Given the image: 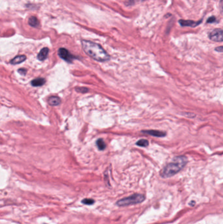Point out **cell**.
Masks as SVG:
<instances>
[{"label": "cell", "instance_id": "obj_17", "mask_svg": "<svg viewBox=\"0 0 223 224\" xmlns=\"http://www.w3.org/2000/svg\"><path fill=\"white\" fill-rule=\"evenodd\" d=\"M215 21V16H211L207 20V22L208 23H212Z\"/></svg>", "mask_w": 223, "mask_h": 224}, {"label": "cell", "instance_id": "obj_7", "mask_svg": "<svg viewBox=\"0 0 223 224\" xmlns=\"http://www.w3.org/2000/svg\"><path fill=\"white\" fill-rule=\"evenodd\" d=\"M202 22V20H199V22L192 21V20H179V23L182 26H190V27H196L197 26Z\"/></svg>", "mask_w": 223, "mask_h": 224}, {"label": "cell", "instance_id": "obj_19", "mask_svg": "<svg viewBox=\"0 0 223 224\" xmlns=\"http://www.w3.org/2000/svg\"><path fill=\"white\" fill-rule=\"evenodd\" d=\"M215 51H218V52H220V53H222V46H221V47H217L216 49H215Z\"/></svg>", "mask_w": 223, "mask_h": 224}, {"label": "cell", "instance_id": "obj_12", "mask_svg": "<svg viewBox=\"0 0 223 224\" xmlns=\"http://www.w3.org/2000/svg\"><path fill=\"white\" fill-rule=\"evenodd\" d=\"M96 146L99 151H103L106 148V144H105L104 140L101 138H99L96 140Z\"/></svg>", "mask_w": 223, "mask_h": 224}, {"label": "cell", "instance_id": "obj_4", "mask_svg": "<svg viewBox=\"0 0 223 224\" xmlns=\"http://www.w3.org/2000/svg\"><path fill=\"white\" fill-rule=\"evenodd\" d=\"M209 39L213 42H222L223 40L222 29H215L209 34Z\"/></svg>", "mask_w": 223, "mask_h": 224}, {"label": "cell", "instance_id": "obj_9", "mask_svg": "<svg viewBox=\"0 0 223 224\" xmlns=\"http://www.w3.org/2000/svg\"><path fill=\"white\" fill-rule=\"evenodd\" d=\"M61 102V100L59 97H51L48 99V103L49 105L52 106H58Z\"/></svg>", "mask_w": 223, "mask_h": 224}, {"label": "cell", "instance_id": "obj_10", "mask_svg": "<svg viewBox=\"0 0 223 224\" xmlns=\"http://www.w3.org/2000/svg\"><path fill=\"white\" fill-rule=\"evenodd\" d=\"M26 59V57L25 55H19L16 56L11 60V63L12 64H18L22 63L25 61Z\"/></svg>", "mask_w": 223, "mask_h": 224}, {"label": "cell", "instance_id": "obj_15", "mask_svg": "<svg viewBox=\"0 0 223 224\" xmlns=\"http://www.w3.org/2000/svg\"><path fill=\"white\" fill-rule=\"evenodd\" d=\"M82 203L84 205H92L94 203H95V200H93L92 199H84L83 200H82Z\"/></svg>", "mask_w": 223, "mask_h": 224}, {"label": "cell", "instance_id": "obj_5", "mask_svg": "<svg viewBox=\"0 0 223 224\" xmlns=\"http://www.w3.org/2000/svg\"><path fill=\"white\" fill-rule=\"evenodd\" d=\"M58 53L61 59H62L63 60L66 61V62H71L72 60L74 59V57L66 49L60 48L58 50Z\"/></svg>", "mask_w": 223, "mask_h": 224}, {"label": "cell", "instance_id": "obj_6", "mask_svg": "<svg viewBox=\"0 0 223 224\" xmlns=\"http://www.w3.org/2000/svg\"><path fill=\"white\" fill-rule=\"evenodd\" d=\"M142 132L144 134H147V135L155 136V137H159V138L164 137V136H166V132L160 131V130H142Z\"/></svg>", "mask_w": 223, "mask_h": 224}, {"label": "cell", "instance_id": "obj_18", "mask_svg": "<svg viewBox=\"0 0 223 224\" xmlns=\"http://www.w3.org/2000/svg\"><path fill=\"white\" fill-rule=\"evenodd\" d=\"M18 72H19V73H20V74H22V75H25V74H26V69H24V68L19 69Z\"/></svg>", "mask_w": 223, "mask_h": 224}, {"label": "cell", "instance_id": "obj_2", "mask_svg": "<svg viewBox=\"0 0 223 224\" xmlns=\"http://www.w3.org/2000/svg\"><path fill=\"white\" fill-rule=\"evenodd\" d=\"M187 162L188 159L186 156L180 155L175 157L173 159L171 162H169L163 168L160 172V175L164 178L174 176L185 167Z\"/></svg>", "mask_w": 223, "mask_h": 224}, {"label": "cell", "instance_id": "obj_20", "mask_svg": "<svg viewBox=\"0 0 223 224\" xmlns=\"http://www.w3.org/2000/svg\"><path fill=\"white\" fill-rule=\"evenodd\" d=\"M142 1H143V0H142Z\"/></svg>", "mask_w": 223, "mask_h": 224}, {"label": "cell", "instance_id": "obj_3", "mask_svg": "<svg viewBox=\"0 0 223 224\" xmlns=\"http://www.w3.org/2000/svg\"><path fill=\"white\" fill-rule=\"evenodd\" d=\"M145 199V197L143 195L135 193L130 196L124 197L121 200H119L118 201H117L116 205L121 206V207H123V206H128L133 205L139 204V203H142L144 201Z\"/></svg>", "mask_w": 223, "mask_h": 224}, {"label": "cell", "instance_id": "obj_1", "mask_svg": "<svg viewBox=\"0 0 223 224\" xmlns=\"http://www.w3.org/2000/svg\"><path fill=\"white\" fill-rule=\"evenodd\" d=\"M81 44L84 51L94 60L100 62L109 60V54L100 45L87 40H82Z\"/></svg>", "mask_w": 223, "mask_h": 224}, {"label": "cell", "instance_id": "obj_8", "mask_svg": "<svg viewBox=\"0 0 223 224\" xmlns=\"http://www.w3.org/2000/svg\"><path fill=\"white\" fill-rule=\"evenodd\" d=\"M49 52V49L47 47H45L42 49L37 55V59L41 61L45 60L48 57Z\"/></svg>", "mask_w": 223, "mask_h": 224}, {"label": "cell", "instance_id": "obj_13", "mask_svg": "<svg viewBox=\"0 0 223 224\" xmlns=\"http://www.w3.org/2000/svg\"><path fill=\"white\" fill-rule=\"evenodd\" d=\"M28 23L32 27H37L39 25V20H37L36 16H31L30 18L29 19Z\"/></svg>", "mask_w": 223, "mask_h": 224}, {"label": "cell", "instance_id": "obj_16", "mask_svg": "<svg viewBox=\"0 0 223 224\" xmlns=\"http://www.w3.org/2000/svg\"><path fill=\"white\" fill-rule=\"evenodd\" d=\"M76 90H77V92H88V91H89V89H86V88H84V87H83V88H81V87H79V88H76Z\"/></svg>", "mask_w": 223, "mask_h": 224}, {"label": "cell", "instance_id": "obj_11", "mask_svg": "<svg viewBox=\"0 0 223 224\" xmlns=\"http://www.w3.org/2000/svg\"><path fill=\"white\" fill-rule=\"evenodd\" d=\"M45 79L44 78H37L32 80L31 84L34 87H41L45 83Z\"/></svg>", "mask_w": 223, "mask_h": 224}, {"label": "cell", "instance_id": "obj_14", "mask_svg": "<svg viewBox=\"0 0 223 224\" xmlns=\"http://www.w3.org/2000/svg\"><path fill=\"white\" fill-rule=\"evenodd\" d=\"M149 144V141L147 140H145V139H141L136 142V145H137V146H140L143 147H147Z\"/></svg>", "mask_w": 223, "mask_h": 224}]
</instances>
